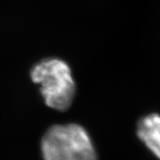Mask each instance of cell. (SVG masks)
<instances>
[{"mask_svg": "<svg viewBox=\"0 0 160 160\" xmlns=\"http://www.w3.org/2000/svg\"><path fill=\"white\" fill-rule=\"evenodd\" d=\"M30 78L40 86V92L48 107L59 111L70 107L76 85L68 63L57 58L46 59L33 66Z\"/></svg>", "mask_w": 160, "mask_h": 160, "instance_id": "cell-1", "label": "cell"}, {"mask_svg": "<svg viewBox=\"0 0 160 160\" xmlns=\"http://www.w3.org/2000/svg\"><path fill=\"white\" fill-rule=\"evenodd\" d=\"M45 160H97L91 138L77 124L50 127L41 142Z\"/></svg>", "mask_w": 160, "mask_h": 160, "instance_id": "cell-2", "label": "cell"}, {"mask_svg": "<svg viewBox=\"0 0 160 160\" xmlns=\"http://www.w3.org/2000/svg\"><path fill=\"white\" fill-rule=\"evenodd\" d=\"M137 135L146 147L160 159V116L149 114L139 121Z\"/></svg>", "mask_w": 160, "mask_h": 160, "instance_id": "cell-3", "label": "cell"}]
</instances>
